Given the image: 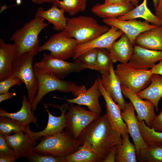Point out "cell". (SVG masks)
<instances>
[{
	"label": "cell",
	"mask_w": 162,
	"mask_h": 162,
	"mask_svg": "<svg viewBox=\"0 0 162 162\" xmlns=\"http://www.w3.org/2000/svg\"><path fill=\"white\" fill-rule=\"evenodd\" d=\"M40 139L33 151L43 155L65 157L77 151L80 146L78 140L66 130L56 135L42 137Z\"/></svg>",
	"instance_id": "cell-5"
},
{
	"label": "cell",
	"mask_w": 162,
	"mask_h": 162,
	"mask_svg": "<svg viewBox=\"0 0 162 162\" xmlns=\"http://www.w3.org/2000/svg\"><path fill=\"white\" fill-rule=\"evenodd\" d=\"M26 96L23 94L22 105L20 109L15 112H9L0 109V116H5L16 120L23 124L27 125L33 123L39 126L37 118L33 115L32 110V103L28 100Z\"/></svg>",
	"instance_id": "cell-26"
},
{
	"label": "cell",
	"mask_w": 162,
	"mask_h": 162,
	"mask_svg": "<svg viewBox=\"0 0 162 162\" xmlns=\"http://www.w3.org/2000/svg\"><path fill=\"white\" fill-rule=\"evenodd\" d=\"M134 46V53L129 63L135 68H152L162 58V51L147 49L136 45Z\"/></svg>",
	"instance_id": "cell-18"
},
{
	"label": "cell",
	"mask_w": 162,
	"mask_h": 162,
	"mask_svg": "<svg viewBox=\"0 0 162 162\" xmlns=\"http://www.w3.org/2000/svg\"><path fill=\"white\" fill-rule=\"evenodd\" d=\"M122 144L117 146L115 162H137L136 147L130 141L128 134L122 135Z\"/></svg>",
	"instance_id": "cell-29"
},
{
	"label": "cell",
	"mask_w": 162,
	"mask_h": 162,
	"mask_svg": "<svg viewBox=\"0 0 162 162\" xmlns=\"http://www.w3.org/2000/svg\"><path fill=\"white\" fill-rule=\"evenodd\" d=\"M17 5H20L23 1V0H14Z\"/></svg>",
	"instance_id": "cell-49"
},
{
	"label": "cell",
	"mask_w": 162,
	"mask_h": 162,
	"mask_svg": "<svg viewBox=\"0 0 162 162\" xmlns=\"http://www.w3.org/2000/svg\"><path fill=\"white\" fill-rule=\"evenodd\" d=\"M16 95L15 92H6L2 94H0V102L7 99H10L15 97Z\"/></svg>",
	"instance_id": "cell-43"
},
{
	"label": "cell",
	"mask_w": 162,
	"mask_h": 162,
	"mask_svg": "<svg viewBox=\"0 0 162 162\" xmlns=\"http://www.w3.org/2000/svg\"><path fill=\"white\" fill-rule=\"evenodd\" d=\"M17 159L14 152L8 144L4 135L0 134V162H14Z\"/></svg>",
	"instance_id": "cell-36"
},
{
	"label": "cell",
	"mask_w": 162,
	"mask_h": 162,
	"mask_svg": "<svg viewBox=\"0 0 162 162\" xmlns=\"http://www.w3.org/2000/svg\"><path fill=\"white\" fill-rule=\"evenodd\" d=\"M32 162H66L65 157L43 155L33 152L27 157Z\"/></svg>",
	"instance_id": "cell-38"
},
{
	"label": "cell",
	"mask_w": 162,
	"mask_h": 162,
	"mask_svg": "<svg viewBox=\"0 0 162 162\" xmlns=\"http://www.w3.org/2000/svg\"><path fill=\"white\" fill-rule=\"evenodd\" d=\"M87 0H62L55 2L58 7L63 9L70 16L75 15L86 8Z\"/></svg>",
	"instance_id": "cell-34"
},
{
	"label": "cell",
	"mask_w": 162,
	"mask_h": 162,
	"mask_svg": "<svg viewBox=\"0 0 162 162\" xmlns=\"http://www.w3.org/2000/svg\"><path fill=\"white\" fill-rule=\"evenodd\" d=\"M141 137L148 146L162 145V132L148 127L144 121H138Z\"/></svg>",
	"instance_id": "cell-31"
},
{
	"label": "cell",
	"mask_w": 162,
	"mask_h": 162,
	"mask_svg": "<svg viewBox=\"0 0 162 162\" xmlns=\"http://www.w3.org/2000/svg\"><path fill=\"white\" fill-rule=\"evenodd\" d=\"M15 44L6 43L0 39V81L10 77L12 64L16 56Z\"/></svg>",
	"instance_id": "cell-21"
},
{
	"label": "cell",
	"mask_w": 162,
	"mask_h": 162,
	"mask_svg": "<svg viewBox=\"0 0 162 162\" xmlns=\"http://www.w3.org/2000/svg\"><path fill=\"white\" fill-rule=\"evenodd\" d=\"M100 116L86 110L80 105L71 104L68 105L65 113V130L77 139L83 130Z\"/></svg>",
	"instance_id": "cell-10"
},
{
	"label": "cell",
	"mask_w": 162,
	"mask_h": 162,
	"mask_svg": "<svg viewBox=\"0 0 162 162\" xmlns=\"http://www.w3.org/2000/svg\"><path fill=\"white\" fill-rule=\"evenodd\" d=\"M60 0H31L33 3L37 4H41L44 3H52L56 2Z\"/></svg>",
	"instance_id": "cell-46"
},
{
	"label": "cell",
	"mask_w": 162,
	"mask_h": 162,
	"mask_svg": "<svg viewBox=\"0 0 162 162\" xmlns=\"http://www.w3.org/2000/svg\"><path fill=\"white\" fill-rule=\"evenodd\" d=\"M43 58L35 62L34 67L40 70L50 72L58 78L62 80L69 74L81 71L86 69L81 64L76 60L73 62L52 58L44 53Z\"/></svg>",
	"instance_id": "cell-11"
},
{
	"label": "cell",
	"mask_w": 162,
	"mask_h": 162,
	"mask_svg": "<svg viewBox=\"0 0 162 162\" xmlns=\"http://www.w3.org/2000/svg\"><path fill=\"white\" fill-rule=\"evenodd\" d=\"M154 7V9L155 10L158 7V0H152Z\"/></svg>",
	"instance_id": "cell-48"
},
{
	"label": "cell",
	"mask_w": 162,
	"mask_h": 162,
	"mask_svg": "<svg viewBox=\"0 0 162 162\" xmlns=\"http://www.w3.org/2000/svg\"><path fill=\"white\" fill-rule=\"evenodd\" d=\"M64 28L69 38L76 40L78 45L88 42L107 32L106 25L99 24L97 20L89 16L80 15L67 18Z\"/></svg>",
	"instance_id": "cell-4"
},
{
	"label": "cell",
	"mask_w": 162,
	"mask_h": 162,
	"mask_svg": "<svg viewBox=\"0 0 162 162\" xmlns=\"http://www.w3.org/2000/svg\"><path fill=\"white\" fill-rule=\"evenodd\" d=\"M147 0L143 2L124 15L118 18L123 20L140 18L157 26H162V20L149 10L147 5Z\"/></svg>",
	"instance_id": "cell-28"
},
{
	"label": "cell",
	"mask_w": 162,
	"mask_h": 162,
	"mask_svg": "<svg viewBox=\"0 0 162 162\" xmlns=\"http://www.w3.org/2000/svg\"><path fill=\"white\" fill-rule=\"evenodd\" d=\"M22 82L17 78L10 77L0 82V94L8 92L12 86L17 85L20 86Z\"/></svg>",
	"instance_id": "cell-39"
},
{
	"label": "cell",
	"mask_w": 162,
	"mask_h": 162,
	"mask_svg": "<svg viewBox=\"0 0 162 162\" xmlns=\"http://www.w3.org/2000/svg\"><path fill=\"white\" fill-rule=\"evenodd\" d=\"M98 88L105 100L106 114L112 126L121 135L128 134L127 126L122 118L121 109L104 88L101 78H97Z\"/></svg>",
	"instance_id": "cell-15"
},
{
	"label": "cell",
	"mask_w": 162,
	"mask_h": 162,
	"mask_svg": "<svg viewBox=\"0 0 162 162\" xmlns=\"http://www.w3.org/2000/svg\"><path fill=\"white\" fill-rule=\"evenodd\" d=\"M117 146L112 148L107 154L103 162H115L116 152Z\"/></svg>",
	"instance_id": "cell-41"
},
{
	"label": "cell",
	"mask_w": 162,
	"mask_h": 162,
	"mask_svg": "<svg viewBox=\"0 0 162 162\" xmlns=\"http://www.w3.org/2000/svg\"><path fill=\"white\" fill-rule=\"evenodd\" d=\"M32 52L16 56L13 62L11 77L17 78L26 87L28 99L32 103L37 93L38 82L33 66L34 56Z\"/></svg>",
	"instance_id": "cell-6"
},
{
	"label": "cell",
	"mask_w": 162,
	"mask_h": 162,
	"mask_svg": "<svg viewBox=\"0 0 162 162\" xmlns=\"http://www.w3.org/2000/svg\"><path fill=\"white\" fill-rule=\"evenodd\" d=\"M48 115L47 124L43 130L38 132L32 131L27 125L25 133L28 134L34 139H40L41 137L51 136L62 132L66 126L65 113L68 106V103L61 105L44 103Z\"/></svg>",
	"instance_id": "cell-7"
},
{
	"label": "cell",
	"mask_w": 162,
	"mask_h": 162,
	"mask_svg": "<svg viewBox=\"0 0 162 162\" xmlns=\"http://www.w3.org/2000/svg\"><path fill=\"white\" fill-rule=\"evenodd\" d=\"M106 25L116 27L122 31L134 46L136 37L141 33L154 29L158 26L151 25L146 21H142L136 19L123 20L118 18L104 19Z\"/></svg>",
	"instance_id": "cell-12"
},
{
	"label": "cell",
	"mask_w": 162,
	"mask_h": 162,
	"mask_svg": "<svg viewBox=\"0 0 162 162\" xmlns=\"http://www.w3.org/2000/svg\"><path fill=\"white\" fill-rule=\"evenodd\" d=\"M155 14L162 20V0H158Z\"/></svg>",
	"instance_id": "cell-44"
},
{
	"label": "cell",
	"mask_w": 162,
	"mask_h": 162,
	"mask_svg": "<svg viewBox=\"0 0 162 162\" xmlns=\"http://www.w3.org/2000/svg\"><path fill=\"white\" fill-rule=\"evenodd\" d=\"M135 8L130 4H124L98 3L94 5L91 11L97 16L104 19L117 18Z\"/></svg>",
	"instance_id": "cell-23"
},
{
	"label": "cell",
	"mask_w": 162,
	"mask_h": 162,
	"mask_svg": "<svg viewBox=\"0 0 162 162\" xmlns=\"http://www.w3.org/2000/svg\"><path fill=\"white\" fill-rule=\"evenodd\" d=\"M111 61L109 50L106 48H98L95 70L101 74L110 72V65Z\"/></svg>",
	"instance_id": "cell-35"
},
{
	"label": "cell",
	"mask_w": 162,
	"mask_h": 162,
	"mask_svg": "<svg viewBox=\"0 0 162 162\" xmlns=\"http://www.w3.org/2000/svg\"><path fill=\"white\" fill-rule=\"evenodd\" d=\"M101 95V93L98 88L97 79L90 88L82 92L75 98L68 99L55 96L53 98L65 100L68 103L86 106L88 107L89 111L100 115L102 110L99 102V98Z\"/></svg>",
	"instance_id": "cell-17"
},
{
	"label": "cell",
	"mask_w": 162,
	"mask_h": 162,
	"mask_svg": "<svg viewBox=\"0 0 162 162\" xmlns=\"http://www.w3.org/2000/svg\"><path fill=\"white\" fill-rule=\"evenodd\" d=\"M140 162H162V145L148 146L136 154Z\"/></svg>",
	"instance_id": "cell-32"
},
{
	"label": "cell",
	"mask_w": 162,
	"mask_h": 162,
	"mask_svg": "<svg viewBox=\"0 0 162 162\" xmlns=\"http://www.w3.org/2000/svg\"><path fill=\"white\" fill-rule=\"evenodd\" d=\"M49 25V23L44 22L43 18L35 16L14 32L10 40L14 42L16 56L29 52H33L36 55L40 46L39 35Z\"/></svg>",
	"instance_id": "cell-3"
},
{
	"label": "cell",
	"mask_w": 162,
	"mask_h": 162,
	"mask_svg": "<svg viewBox=\"0 0 162 162\" xmlns=\"http://www.w3.org/2000/svg\"><path fill=\"white\" fill-rule=\"evenodd\" d=\"M113 63L111 61L110 72L101 74L102 85L106 91L122 111L124 108L125 102L123 98L120 80L115 72Z\"/></svg>",
	"instance_id": "cell-20"
},
{
	"label": "cell",
	"mask_w": 162,
	"mask_h": 162,
	"mask_svg": "<svg viewBox=\"0 0 162 162\" xmlns=\"http://www.w3.org/2000/svg\"><path fill=\"white\" fill-rule=\"evenodd\" d=\"M124 33L114 26H111L106 32L86 43L77 45L73 58L76 60L83 53L95 48H104L110 49L113 43Z\"/></svg>",
	"instance_id": "cell-14"
},
{
	"label": "cell",
	"mask_w": 162,
	"mask_h": 162,
	"mask_svg": "<svg viewBox=\"0 0 162 162\" xmlns=\"http://www.w3.org/2000/svg\"><path fill=\"white\" fill-rule=\"evenodd\" d=\"M136 94L142 99H147L152 102L156 111H158L159 102L162 97V76L153 74L150 85Z\"/></svg>",
	"instance_id": "cell-27"
},
{
	"label": "cell",
	"mask_w": 162,
	"mask_h": 162,
	"mask_svg": "<svg viewBox=\"0 0 162 162\" xmlns=\"http://www.w3.org/2000/svg\"><path fill=\"white\" fill-rule=\"evenodd\" d=\"M109 51L113 63L118 61L125 63L130 59L134 49L128 37L123 34L119 40L113 43Z\"/></svg>",
	"instance_id": "cell-22"
},
{
	"label": "cell",
	"mask_w": 162,
	"mask_h": 162,
	"mask_svg": "<svg viewBox=\"0 0 162 162\" xmlns=\"http://www.w3.org/2000/svg\"><path fill=\"white\" fill-rule=\"evenodd\" d=\"M135 43L146 49L162 51V26L141 33L136 37Z\"/></svg>",
	"instance_id": "cell-25"
},
{
	"label": "cell",
	"mask_w": 162,
	"mask_h": 162,
	"mask_svg": "<svg viewBox=\"0 0 162 162\" xmlns=\"http://www.w3.org/2000/svg\"><path fill=\"white\" fill-rule=\"evenodd\" d=\"M27 125L8 117L0 116L1 134L8 135L18 132H25Z\"/></svg>",
	"instance_id": "cell-33"
},
{
	"label": "cell",
	"mask_w": 162,
	"mask_h": 162,
	"mask_svg": "<svg viewBox=\"0 0 162 162\" xmlns=\"http://www.w3.org/2000/svg\"><path fill=\"white\" fill-rule=\"evenodd\" d=\"M128 0H105L104 3L106 4H124L128 3Z\"/></svg>",
	"instance_id": "cell-45"
},
{
	"label": "cell",
	"mask_w": 162,
	"mask_h": 162,
	"mask_svg": "<svg viewBox=\"0 0 162 162\" xmlns=\"http://www.w3.org/2000/svg\"><path fill=\"white\" fill-rule=\"evenodd\" d=\"M4 136L8 144L14 152L17 159L21 157H27L33 152V148L38 143L37 140L24 132Z\"/></svg>",
	"instance_id": "cell-19"
},
{
	"label": "cell",
	"mask_w": 162,
	"mask_h": 162,
	"mask_svg": "<svg viewBox=\"0 0 162 162\" xmlns=\"http://www.w3.org/2000/svg\"><path fill=\"white\" fill-rule=\"evenodd\" d=\"M77 139L80 145L86 144L103 161L112 148L122 144V140L121 134L112 126L106 114L91 122Z\"/></svg>",
	"instance_id": "cell-1"
},
{
	"label": "cell",
	"mask_w": 162,
	"mask_h": 162,
	"mask_svg": "<svg viewBox=\"0 0 162 162\" xmlns=\"http://www.w3.org/2000/svg\"><path fill=\"white\" fill-rule=\"evenodd\" d=\"M139 0H128V3L130 4L134 7H136L138 5Z\"/></svg>",
	"instance_id": "cell-47"
},
{
	"label": "cell",
	"mask_w": 162,
	"mask_h": 162,
	"mask_svg": "<svg viewBox=\"0 0 162 162\" xmlns=\"http://www.w3.org/2000/svg\"><path fill=\"white\" fill-rule=\"evenodd\" d=\"M65 12L64 10L59 8L54 2L52 7L47 10H44L41 7L38 8L35 16L45 19L52 24L54 30L62 31L64 29L67 22Z\"/></svg>",
	"instance_id": "cell-24"
},
{
	"label": "cell",
	"mask_w": 162,
	"mask_h": 162,
	"mask_svg": "<svg viewBox=\"0 0 162 162\" xmlns=\"http://www.w3.org/2000/svg\"><path fill=\"white\" fill-rule=\"evenodd\" d=\"M135 110L130 102H125L124 108L121 111V115L127 126L128 134L132 138L136 147L137 154L140 150L147 148L148 146L141 137L138 121L135 115Z\"/></svg>",
	"instance_id": "cell-16"
},
{
	"label": "cell",
	"mask_w": 162,
	"mask_h": 162,
	"mask_svg": "<svg viewBox=\"0 0 162 162\" xmlns=\"http://www.w3.org/2000/svg\"><path fill=\"white\" fill-rule=\"evenodd\" d=\"M121 88L122 94L130 100L136 111V117L138 121H144L147 125L150 127L151 122L156 116L153 103L149 100H142L129 88L121 85Z\"/></svg>",
	"instance_id": "cell-13"
},
{
	"label": "cell",
	"mask_w": 162,
	"mask_h": 162,
	"mask_svg": "<svg viewBox=\"0 0 162 162\" xmlns=\"http://www.w3.org/2000/svg\"><path fill=\"white\" fill-rule=\"evenodd\" d=\"M34 68L38 80V88L37 95L32 103L33 113L36 111L38 104L50 92L58 91L61 92L71 93L77 97L86 89L83 85L78 86L73 82L60 79L51 72L40 70L35 67Z\"/></svg>",
	"instance_id": "cell-2"
},
{
	"label": "cell",
	"mask_w": 162,
	"mask_h": 162,
	"mask_svg": "<svg viewBox=\"0 0 162 162\" xmlns=\"http://www.w3.org/2000/svg\"><path fill=\"white\" fill-rule=\"evenodd\" d=\"M66 162H103V160L86 144L80 145L77 151L65 157Z\"/></svg>",
	"instance_id": "cell-30"
},
{
	"label": "cell",
	"mask_w": 162,
	"mask_h": 162,
	"mask_svg": "<svg viewBox=\"0 0 162 162\" xmlns=\"http://www.w3.org/2000/svg\"><path fill=\"white\" fill-rule=\"evenodd\" d=\"M77 42L74 38H69L64 29L52 35L42 45L39 46L38 52L44 50L50 52L52 58L65 61L74 56Z\"/></svg>",
	"instance_id": "cell-9"
},
{
	"label": "cell",
	"mask_w": 162,
	"mask_h": 162,
	"mask_svg": "<svg viewBox=\"0 0 162 162\" xmlns=\"http://www.w3.org/2000/svg\"><path fill=\"white\" fill-rule=\"evenodd\" d=\"M153 74L160 75L162 76V58L160 62L150 69Z\"/></svg>",
	"instance_id": "cell-42"
},
{
	"label": "cell",
	"mask_w": 162,
	"mask_h": 162,
	"mask_svg": "<svg viewBox=\"0 0 162 162\" xmlns=\"http://www.w3.org/2000/svg\"><path fill=\"white\" fill-rule=\"evenodd\" d=\"M150 128L155 130L162 132V106L159 114L156 116L151 122Z\"/></svg>",
	"instance_id": "cell-40"
},
{
	"label": "cell",
	"mask_w": 162,
	"mask_h": 162,
	"mask_svg": "<svg viewBox=\"0 0 162 162\" xmlns=\"http://www.w3.org/2000/svg\"><path fill=\"white\" fill-rule=\"evenodd\" d=\"M114 71L121 85L136 94L145 89L151 82L153 74L150 69H136L127 62L118 64Z\"/></svg>",
	"instance_id": "cell-8"
},
{
	"label": "cell",
	"mask_w": 162,
	"mask_h": 162,
	"mask_svg": "<svg viewBox=\"0 0 162 162\" xmlns=\"http://www.w3.org/2000/svg\"><path fill=\"white\" fill-rule=\"evenodd\" d=\"M98 48L89 50L80 55L75 60L86 69L95 70Z\"/></svg>",
	"instance_id": "cell-37"
}]
</instances>
